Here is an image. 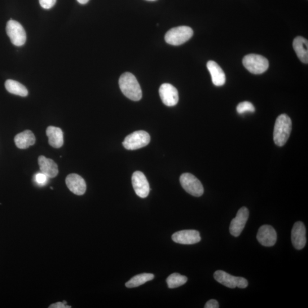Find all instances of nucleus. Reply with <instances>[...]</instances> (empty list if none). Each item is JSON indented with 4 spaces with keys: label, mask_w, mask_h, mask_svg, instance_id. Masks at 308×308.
I'll return each mask as SVG.
<instances>
[{
    "label": "nucleus",
    "mask_w": 308,
    "mask_h": 308,
    "mask_svg": "<svg viewBox=\"0 0 308 308\" xmlns=\"http://www.w3.org/2000/svg\"><path fill=\"white\" fill-rule=\"evenodd\" d=\"M292 243L296 249L301 250L304 248L306 243V228L301 222L294 224L291 234Z\"/></svg>",
    "instance_id": "13"
},
{
    "label": "nucleus",
    "mask_w": 308,
    "mask_h": 308,
    "mask_svg": "<svg viewBox=\"0 0 308 308\" xmlns=\"http://www.w3.org/2000/svg\"><path fill=\"white\" fill-rule=\"evenodd\" d=\"M119 85L123 94L127 98L138 101L142 97V92L139 82L133 74L123 73L119 80Z\"/></svg>",
    "instance_id": "1"
},
{
    "label": "nucleus",
    "mask_w": 308,
    "mask_h": 308,
    "mask_svg": "<svg viewBox=\"0 0 308 308\" xmlns=\"http://www.w3.org/2000/svg\"><path fill=\"white\" fill-rule=\"evenodd\" d=\"M38 165L41 172L49 178H54L59 174L58 166L54 161L44 156H40L38 159Z\"/></svg>",
    "instance_id": "16"
},
{
    "label": "nucleus",
    "mask_w": 308,
    "mask_h": 308,
    "mask_svg": "<svg viewBox=\"0 0 308 308\" xmlns=\"http://www.w3.org/2000/svg\"><path fill=\"white\" fill-rule=\"evenodd\" d=\"M15 142L19 148L26 149L33 146L36 142V138L32 131L25 130L16 135Z\"/></svg>",
    "instance_id": "20"
},
{
    "label": "nucleus",
    "mask_w": 308,
    "mask_h": 308,
    "mask_svg": "<svg viewBox=\"0 0 308 308\" xmlns=\"http://www.w3.org/2000/svg\"><path fill=\"white\" fill-rule=\"evenodd\" d=\"M172 239L177 243L190 245L199 243L201 237L199 232L196 230H183L174 233Z\"/></svg>",
    "instance_id": "12"
},
{
    "label": "nucleus",
    "mask_w": 308,
    "mask_h": 308,
    "mask_svg": "<svg viewBox=\"0 0 308 308\" xmlns=\"http://www.w3.org/2000/svg\"><path fill=\"white\" fill-rule=\"evenodd\" d=\"M153 278L154 275L153 274L144 273V274H139L133 277L129 281H127L125 285L127 288H129L138 287L139 286L153 280Z\"/></svg>",
    "instance_id": "22"
},
{
    "label": "nucleus",
    "mask_w": 308,
    "mask_h": 308,
    "mask_svg": "<svg viewBox=\"0 0 308 308\" xmlns=\"http://www.w3.org/2000/svg\"><path fill=\"white\" fill-rule=\"evenodd\" d=\"M67 184L70 191L77 195L84 194L86 190V184L85 180L81 176L76 174H71L66 178Z\"/></svg>",
    "instance_id": "15"
},
{
    "label": "nucleus",
    "mask_w": 308,
    "mask_h": 308,
    "mask_svg": "<svg viewBox=\"0 0 308 308\" xmlns=\"http://www.w3.org/2000/svg\"><path fill=\"white\" fill-rule=\"evenodd\" d=\"M293 46L298 59L302 63H308V42L302 37H297L294 39Z\"/></svg>",
    "instance_id": "18"
},
{
    "label": "nucleus",
    "mask_w": 308,
    "mask_h": 308,
    "mask_svg": "<svg viewBox=\"0 0 308 308\" xmlns=\"http://www.w3.org/2000/svg\"><path fill=\"white\" fill-rule=\"evenodd\" d=\"M56 1L57 0H39L41 6L45 10H49L54 7Z\"/></svg>",
    "instance_id": "25"
},
{
    "label": "nucleus",
    "mask_w": 308,
    "mask_h": 308,
    "mask_svg": "<svg viewBox=\"0 0 308 308\" xmlns=\"http://www.w3.org/2000/svg\"><path fill=\"white\" fill-rule=\"evenodd\" d=\"M159 92L162 102L167 107H174L178 103V91L170 83L162 84L160 88Z\"/></svg>",
    "instance_id": "11"
},
{
    "label": "nucleus",
    "mask_w": 308,
    "mask_h": 308,
    "mask_svg": "<svg viewBox=\"0 0 308 308\" xmlns=\"http://www.w3.org/2000/svg\"><path fill=\"white\" fill-rule=\"evenodd\" d=\"M257 239L263 246H274L277 241L276 232L272 226L264 225L259 228Z\"/></svg>",
    "instance_id": "14"
},
{
    "label": "nucleus",
    "mask_w": 308,
    "mask_h": 308,
    "mask_svg": "<svg viewBox=\"0 0 308 308\" xmlns=\"http://www.w3.org/2000/svg\"><path fill=\"white\" fill-rule=\"evenodd\" d=\"M255 111L254 106L249 102H243L240 103L237 107V112L239 114H243L245 112L253 113Z\"/></svg>",
    "instance_id": "24"
},
{
    "label": "nucleus",
    "mask_w": 308,
    "mask_h": 308,
    "mask_svg": "<svg viewBox=\"0 0 308 308\" xmlns=\"http://www.w3.org/2000/svg\"><path fill=\"white\" fill-rule=\"evenodd\" d=\"M147 1L154 2V1H156V0H147Z\"/></svg>",
    "instance_id": "30"
},
{
    "label": "nucleus",
    "mask_w": 308,
    "mask_h": 308,
    "mask_svg": "<svg viewBox=\"0 0 308 308\" xmlns=\"http://www.w3.org/2000/svg\"><path fill=\"white\" fill-rule=\"evenodd\" d=\"M244 67L250 73L261 74L267 71L269 68V62L261 55L250 54L245 56L243 60Z\"/></svg>",
    "instance_id": "4"
},
{
    "label": "nucleus",
    "mask_w": 308,
    "mask_h": 308,
    "mask_svg": "<svg viewBox=\"0 0 308 308\" xmlns=\"http://www.w3.org/2000/svg\"><path fill=\"white\" fill-rule=\"evenodd\" d=\"M132 184L136 195L141 198L147 197L150 189L146 176L143 173L135 171L132 176Z\"/></svg>",
    "instance_id": "10"
},
{
    "label": "nucleus",
    "mask_w": 308,
    "mask_h": 308,
    "mask_svg": "<svg viewBox=\"0 0 308 308\" xmlns=\"http://www.w3.org/2000/svg\"><path fill=\"white\" fill-rule=\"evenodd\" d=\"M49 308H70L72 307L71 306H68L66 305V303L64 302H59L54 304H52L49 307Z\"/></svg>",
    "instance_id": "28"
},
{
    "label": "nucleus",
    "mask_w": 308,
    "mask_h": 308,
    "mask_svg": "<svg viewBox=\"0 0 308 308\" xmlns=\"http://www.w3.org/2000/svg\"><path fill=\"white\" fill-rule=\"evenodd\" d=\"M205 308H218L219 305L218 302L216 300H210L207 302L204 306Z\"/></svg>",
    "instance_id": "27"
},
{
    "label": "nucleus",
    "mask_w": 308,
    "mask_h": 308,
    "mask_svg": "<svg viewBox=\"0 0 308 308\" xmlns=\"http://www.w3.org/2000/svg\"><path fill=\"white\" fill-rule=\"evenodd\" d=\"M46 135L49 138V143L51 146L59 148L63 146V132L59 127L49 126L46 129Z\"/></svg>",
    "instance_id": "19"
},
{
    "label": "nucleus",
    "mask_w": 308,
    "mask_h": 308,
    "mask_svg": "<svg viewBox=\"0 0 308 308\" xmlns=\"http://www.w3.org/2000/svg\"><path fill=\"white\" fill-rule=\"evenodd\" d=\"M7 33L11 41L17 46L24 45L26 40L25 30L19 22L10 20L7 24Z\"/></svg>",
    "instance_id": "8"
},
{
    "label": "nucleus",
    "mask_w": 308,
    "mask_h": 308,
    "mask_svg": "<svg viewBox=\"0 0 308 308\" xmlns=\"http://www.w3.org/2000/svg\"><path fill=\"white\" fill-rule=\"evenodd\" d=\"M149 142L150 136L149 134L146 131L140 130L127 135L122 144L126 149L135 150L146 146Z\"/></svg>",
    "instance_id": "5"
},
{
    "label": "nucleus",
    "mask_w": 308,
    "mask_h": 308,
    "mask_svg": "<svg viewBox=\"0 0 308 308\" xmlns=\"http://www.w3.org/2000/svg\"><path fill=\"white\" fill-rule=\"evenodd\" d=\"M77 2L81 4H86L89 2V0H77Z\"/></svg>",
    "instance_id": "29"
},
{
    "label": "nucleus",
    "mask_w": 308,
    "mask_h": 308,
    "mask_svg": "<svg viewBox=\"0 0 308 308\" xmlns=\"http://www.w3.org/2000/svg\"><path fill=\"white\" fill-rule=\"evenodd\" d=\"M5 86L7 90L11 94L21 96H26L28 94L27 89L19 82L8 80L5 83Z\"/></svg>",
    "instance_id": "21"
},
{
    "label": "nucleus",
    "mask_w": 308,
    "mask_h": 308,
    "mask_svg": "<svg viewBox=\"0 0 308 308\" xmlns=\"http://www.w3.org/2000/svg\"><path fill=\"white\" fill-rule=\"evenodd\" d=\"M292 128V121L287 114H281L277 117L274 131V140L277 146H283L287 143Z\"/></svg>",
    "instance_id": "2"
},
{
    "label": "nucleus",
    "mask_w": 308,
    "mask_h": 308,
    "mask_svg": "<svg viewBox=\"0 0 308 308\" xmlns=\"http://www.w3.org/2000/svg\"><path fill=\"white\" fill-rule=\"evenodd\" d=\"M249 214L248 209L245 207L238 211L236 217L232 220L230 226V232L232 236L235 237L240 236L248 221Z\"/></svg>",
    "instance_id": "9"
},
{
    "label": "nucleus",
    "mask_w": 308,
    "mask_h": 308,
    "mask_svg": "<svg viewBox=\"0 0 308 308\" xmlns=\"http://www.w3.org/2000/svg\"><path fill=\"white\" fill-rule=\"evenodd\" d=\"M188 280L186 276L180 275L178 273L170 275L166 280L169 288H178L187 283Z\"/></svg>",
    "instance_id": "23"
},
{
    "label": "nucleus",
    "mask_w": 308,
    "mask_h": 308,
    "mask_svg": "<svg viewBox=\"0 0 308 308\" xmlns=\"http://www.w3.org/2000/svg\"><path fill=\"white\" fill-rule=\"evenodd\" d=\"M180 182L184 190L190 195L199 197L203 194V185L194 175L190 173L183 174L180 176Z\"/></svg>",
    "instance_id": "7"
},
{
    "label": "nucleus",
    "mask_w": 308,
    "mask_h": 308,
    "mask_svg": "<svg viewBox=\"0 0 308 308\" xmlns=\"http://www.w3.org/2000/svg\"><path fill=\"white\" fill-rule=\"evenodd\" d=\"M193 30L188 26H181L171 29L165 35L167 43L174 46L182 45L193 36Z\"/></svg>",
    "instance_id": "3"
},
{
    "label": "nucleus",
    "mask_w": 308,
    "mask_h": 308,
    "mask_svg": "<svg viewBox=\"0 0 308 308\" xmlns=\"http://www.w3.org/2000/svg\"><path fill=\"white\" fill-rule=\"evenodd\" d=\"M207 67L211 74L214 85L217 86L224 85L226 82V76L221 67L216 62L210 61Z\"/></svg>",
    "instance_id": "17"
},
{
    "label": "nucleus",
    "mask_w": 308,
    "mask_h": 308,
    "mask_svg": "<svg viewBox=\"0 0 308 308\" xmlns=\"http://www.w3.org/2000/svg\"><path fill=\"white\" fill-rule=\"evenodd\" d=\"M48 178H49L42 173H38L35 175V180L38 184H45L47 182Z\"/></svg>",
    "instance_id": "26"
},
{
    "label": "nucleus",
    "mask_w": 308,
    "mask_h": 308,
    "mask_svg": "<svg viewBox=\"0 0 308 308\" xmlns=\"http://www.w3.org/2000/svg\"><path fill=\"white\" fill-rule=\"evenodd\" d=\"M214 276L218 283L228 288L244 289L248 285V281L243 277L232 276L223 271H216Z\"/></svg>",
    "instance_id": "6"
}]
</instances>
